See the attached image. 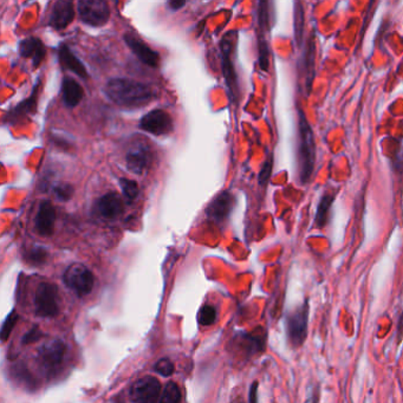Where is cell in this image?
<instances>
[{
  "mask_svg": "<svg viewBox=\"0 0 403 403\" xmlns=\"http://www.w3.org/2000/svg\"><path fill=\"white\" fill-rule=\"evenodd\" d=\"M236 40V32H229L224 37L220 47H222V70L225 76L226 84L229 88V96L234 98L238 96V80L236 73L232 63V52L234 42Z\"/></svg>",
  "mask_w": 403,
  "mask_h": 403,
  "instance_id": "8",
  "label": "cell"
},
{
  "mask_svg": "<svg viewBox=\"0 0 403 403\" xmlns=\"http://www.w3.org/2000/svg\"><path fill=\"white\" fill-rule=\"evenodd\" d=\"M259 66L263 71H269L270 47L265 37L258 36Z\"/></svg>",
  "mask_w": 403,
  "mask_h": 403,
  "instance_id": "25",
  "label": "cell"
},
{
  "mask_svg": "<svg viewBox=\"0 0 403 403\" xmlns=\"http://www.w3.org/2000/svg\"><path fill=\"white\" fill-rule=\"evenodd\" d=\"M180 399H181V392L179 385L175 382H169L164 387L159 403H180Z\"/></svg>",
  "mask_w": 403,
  "mask_h": 403,
  "instance_id": "24",
  "label": "cell"
},
{
  "mask_svg": "<svg viewBox=\"0 0 403 403\" xmlns=\"http://www.w3.org/2000/svg\"><path fill=\"white\" fill-rule=\"evenodd\" d=\"M47 50L44 47L43 42L36 37H28L25 40H20L19 43V55L23 59H30L32 61L35 68L40 66L45 57Z\"/></svg>",
  "mask_w": 403,
  "mask_h": 403,
  "instance_id": "17",
  "label": "cell"
},
{
  "mask_svg": "<svg viewBox=\"0 0 403 403\" xmlns=\"http://www.w3.org/2000/svg\"><path fill=\"white\" fill-rule=\"evenodd\" d=\"M17 320H18V315L16 313V311H12V313L6 317V320H5L4 323H3V327H1V339H3V342L8 339V336L11 334L12 330H13V327H15L16 323H17Z\"/></svg>",
  "mask_w": 403,
  "mask_h": 403,
  "instance_id": "31",
  "label": "cell"
},
{
  "mask_svg": "<svg viewBox=\"0 0 403 403\" xmlns=\"http://www.w3.org/2000/svg\"><path fill=\"white\" fill-rule=\"evenodd\" d=\"M40 89V84L37 83L36 87L33 88L32 94L29 98H26L25 101L19 103L18 106L13 108L11 112H8V120L11 124H17L19 120H22L23 117L26 116L28 114L35 113L37 107V90Z\"/></svg>",
  "mask_w": 403,
  "mask_h": 403,
  "instance_id": "22",
  "label": "cell"
},
{
  "mask_svg": "<svg viewBox=\"0 0 403 403\" xmlns=\"http://www.w3.org/2000/svg\"><path fill=\"white\" fill-rule=\"evenodd\" d=\"M77 11L84 24L94 28L106 25L110 17L109 5L104 0H80Z\"/></svg>",
  "mask_w": 403,
  "mask_h": 403,
  "instance_id": "7",
  "label": "cell"
},
{
  "mask_svg": "<svg viewBox=\"0 0 403 403\" xmlns=\"http://www.w3.org/2000/svg\"><path fill=\"white\" fill-rule=\"evenodd\" d=\"M59 287L52 283L43 282L37 287L35 296V308L37 316L52 318L59 313Z\"/></svg>",
  "mask_w": 403,
  "mask_h": 403,
  "instance_id": "5",
  "label": "cell"
},
{
  "mask_svg": "<svg viewBox=\"0 0 403 403\" xmlns=\"http://www.w3.org/2000/svg\"><path fill=\"white\" fill-rule=\"evenodd\" d=\"M199 323L203 327H210L212 324L215 323L217 320V310L215 306H204L201 308L199 313Z\"/></svg>",
  "mask_w": 403,
  "mask_h": 403,
  "instance_id": "27",
  "label": "cell"
},
{
  "mask_svg": "<svg viewBox=\"0 0 403 403\" xmlns=\"http://www.w3.org/2000/svg\"><path fill=\"white\" fill-rule=\"evenodd\" d=\"M336 194H337V189H329L320 196V203L317 206L316 219H315L317 229H323L330 222L331 207L336 199Z\"/></svg>",
  "mask_w": 403,
  "mask_h": 403,
  "instance_id": "19",
  "label": "cell"
},
{
  "mask_svg": "<svg viewBox=\"0 0 403 403\" xmlns=\"http://www.w3.org/2000/svg\"><path fill=\"white\" fill-rule=\"evenodd\" d=\"M63 280L70 290L73 291L77 296L83 297L90 294L94 289L95 277L87 266L80 263H75L66 269L63 276Z\"/></svg>",
  "mask_w": 403,
  "mask_h": 403,
  "instance_id": "6",
  "label": "cell"
},
{
  "mask_svg": "<svg viewBox=\"0 0 403 403\" xmlns=\"http://www.w3.org/2000/svg\"><path fill=\"white\" fill-rule=\"evenodd\" d=\"M234 204H236L234 196L229 191H224L215 196L211 204L208 205L206 210L207 218L215 220V222H224L229 218Z\"/></svg>",
  "mask_w": 403,
  "mask_h": 403,
  "instance_id": "12",
  "label": "cell"
},
{
  "mask_svg": "<svg viewBox=\"0 0 403 403\" xmlns=\"http://www.w3.org/2000/svg\"><path fill=\"white\" fill-rule=\"evenodd\" d=\"M396 338H397V343L403 339V311L399 318V323H397V331H396Z\"/></svg>",
  "mask_w": 403,
  "mask_h": 403,
  "instance_id": "37",
  "label": "cell"
},
{
  "mask_svg": "<svg viewBox=\"0 0 403 403\" xmlns=\"http://www.w3.org/2000/svg\"><path fill=\"white\" fill-rule=\"evenodd\" d=\"M154 371L162 375L164 378H168V376L173 375L175 367L171 360H168V359H161V360L157 361V364L154 366Z\"/></svg>",
  "mask_w": 403,
  "mask_h": 403,
  "instance_id": "32",
  "label": "cell"
},
{
  "mask_svg": "<svg viewBox=\"0 0 403 403\" xmlns=\"http://www.w3.org/2000/svg\"><path fill=\"white\" fill-rule=\"evenodd\" d=\"M124 42L127 44L131 52L138 57L142 63L150 68H157L160 64V55L157 52L152 50L143 40L133 33H126L124 36Z\"/></svg>",
  "mask_w": 403,
  "mask_h": 403,
  "instance_id": "11",
  "label": "cell"
},
{
  "mask_svg": "<svg viewBox=\"0 0 403 403\" xmlns=\"http://www.w3.org/2000/svg\"><path fill=\"white\" fill-rule=\"evenodd\" d=\"M185 5V0H171V1L168 3V6H169L173 11H178L180 8H184Z\"/></svg>",
  "mask_w": 403,
  "mask_h": 403,
  "instance_id": "36",
  "label": "cell"
},
{
  "mask_svg": "<svg viewBox=\"0 0 403 403\" xmlns=\"http://www.w3.org/2000/svg\"><path fill=\"white\" fill-rule=\"evenodd\" d=\"M303 29H304V11L301 3L294 4V36L297 40L298 47H301L303 40Z\"/></svg>",
  "mask_w": 403,
  "mask_h": 403,
  "instance_id": "23",
  "label": "cell"
},
{
  "mask_svg": "<svg viewBox=\"0 0 403 403\" xmlns=\"http://www.w3.org/2000/svg\"><path fill=\"white\" fill-rule=\"evenodd\" d=\"M75 18V10L71 1L59 0L52 6V13L49 17V25L55 30H63L68 28Z\"/></svg>",
  "mask_w": 403,
  "mask_h": 403,
  "instance_id": "14",
  "label": "cell"
},
{
  "mask_svg": "<svg viewBox=\"0 0 403 403\" xmlns=\"http://www.w3.org/2000/svg\"><path fill=\"white\" fill-rule=\"evenodd\" d=\"M56 210L52 201L43 200L40 204L36 219H35V227L38 234L42 236H50L55 229Z\"/></svg>",
  "mask_w": 403,
  "mask_h": 403,
  "instance_id": "13",
  "label": "cell"
},
{
  "mask_svg": "<svg viewBox=\"0 0 403 403\" xmlns=\"http://www.w3.org/2000/svg\"><path fill=\"white\" fill-rule=\"evenodd\" d=\"M150 160H152V154L147 145H136L126 155L128 169L134 174L141 175L148 168Z\"/></svg>",
  "mask_w": 403,
  "mask_h": 403,
  "instance_id": "16",
  "label": "cell"
},
{
  "mask_svg": "<svg viewBox=\"0 0 403 403\" xmlns=\"http://www.w3.org/2000/svg\"><path fill=\"white\" fill-rule=\"evenodd\" d=\"M121 189L124 196L128 200H135L138 198L140 188H138V182L134 180H129V179H120Z\"/></svg>",
  "mask_w": 403,
  "mask_h": 403,
  "instance_id": "28",
  "label": "cell"
},
{
  "mask_svg": "<svg viewBox=\"0 0 403 403\" xmlns=\"http://www.w3.org/2000/svg\"><path fill=\"white\" fill-rule=\"evenodd\" d=\"M104 92L112 102L126 108L147 106L154 98L153 91L147 84L128 80L113 78L106 84Z\"/></svg>",
  "mask_w": 403,
  "mask_h": 403,
  "instance_id": "1",
  "label": "cell"
},
{
  "mask_svg": "<svg viewBox=\"0 0 403 403\" xmlns=\"http://www.w3.org/2000/svg\"><path fill=\"white\" fill-rule=\"evenodd\" d=\"M43 336V332L40 331V327L35 325V327L31 329V330L28 331L24 337H23L22 343L23 344H31V343H35V342L40 339Z\"/></svg>",
  "mask_w": 403,
  "mask_h": 403,
  "instance_id": "33",
  "label": "cell"
},
{
  "mask_svg": "<svg viewBox=\"0 0 403 403\" xmlns=\"http://www.w3.org/2000/svg\"><path fill=\"white\" fill-rule=\"evenodd\" d=\"M140 128L147 133L161 136L173 131V120L164 110H152L142 117Z\"/></svg>",
  "mask_w": 403,
  "mask_h": 403,
  "instance_id": "10",
  "label": "cell"
},
{
  "mask_svg": "<svg viewBox=\"0 0 403 403\" xmlns=\"http://www.w3.org/2000/svg\"><path fill=\"white\" fill-rule=\"evenodd\" d=\"M47 259V251L43 246H33L26 252V260L32 265H43Z\"/></svg>",
  "mask_w": 403,
  "mask_h": 403,
  "instance_id": "26",
  "label": "cell"
},
{
  "mask_svg": "<svg viewBox=\"0 0 403 403\" xmlns=\"http://www.w3.org/2000/svg\"><path fill=\"white\" fill-rule=\"evenodd\" d=\"M75 189L73 186L66 182H61L54 187V194L59 201H69L73 198Z\"/></svg>",
  "mask_w": 403,
  "mask_h": 403,
  "instance_id": "29",
  "label": "cell"
},
{
  "mask_svg": "<svg viewBox=\"0 0 403 403\" xmlns=\"http://www.w3.org/2000/svg\"><path fill=\"white\" fill-rule=\"evenodd\" d=\"M59 62L62 64L63 68L69 70L71 73H75L80 78H88V71L85 69V66L83 63L80 62L78 57L73 54L70 47L66 44H61L59 49Z\"/></svg>",
  "mask_w": 403,
  "mask_h": 403,
  "instance_id": "18",
  "label": "cell"
},
{
  "mask_svg": "<svg viewBox=\"0 0 403 403\" xmlns=\"http://www.w3.org/2000/svg\"><path fill=\"white\" fill-rule=\"evenodd\" d=\"M320 383H317L313 387V392H311V396H310L309 403H320Z\"/></svg>",
  "mask_w": 403,
  "mask_h": 403,
  "instance_id": "35",
  "label": "cell"
},
{
  "mask_svg": "<svg viewBox=\"0 0 403 403\" xmlns=\"http://www.w3.org/2000/svg\"><path fill=\"white\" fill-rule=\"evenodd\" d=\"M310 304L309 299L296 306L285 318L287 343L292 349H299L306 343L308 338V325H309Z\"/></svg>",
  "mask_w": 403,
  "mask_h": 403,
  "instance_id": "3",
  "label": "cell"
},
{
  "mask_svg": "<svg viewBox=\"0 0 403 403\" xmlns=\"http://www.w3.org/2000/svg\"><path fill=\"white\" fill-rule=\"evenodd\" d=\"M273 168V155L270 154V157L266 159L265 162L263 164L262 171L259 173V184L263 187H266V185L269 184L270 178H271V174H272Z\"/></svg>",
  "mask_w": 403,
  "mask_h": 403,
  "instance_id": "30",
  "label": "cell"
},
{
  "mask_svg": "<svg viewBox=\"0 0 403 403\" xmlns=\"http://www.w3.org/2000/svg\"><path fill=\"white\" fill-rule=\"evenodd\" d=\"M316 44H315V38L311 37L309 44L306 47V52L303 55V63L301 64V69L304 70V78H306V87L308 94L311 89L313 76H315V63H316Z\"/></svg>",
  "mask_w": 403,
  "mask_h": 403,
  "instance_id": "21",
  "label": "cell"
},
{
  "mask_svg": "<svg viewBox=\"0 0 403 403\" xmlns=\"http://www.w3.org/2000/svg\"><path fill=\"white\" fill-rule=\"evenodd\" d=\"M161 396V383L154 376H145L135 382L131 397L135 403H157Z\"/></svg>",
  "mask_w": 403,
  "mask_h": 403,
  "instance_id": "9",
  "label": "cell"
},
{
  "mask_svg": "<svg viewBox=\"0 0 403 403\" xmlns=\"http://www.w3.org/2000/svg\"><path fill=\"white\" fill-rule=\"evenodd\" d=\"M66 355V344L59 338H52L38 349V362L47 374H55Z\"/></svg>",
  "mask_w": 403,
  "mask_h": 403,
  "instance_id": "4",
  "label": "cell"
},
{
  "mask_svg": "<svg viewBox=\"0 0 403 403\" xmlns=\"http://www.w3.org/2000/svg\"><path fill=\"white\" fill-rule=\"evenodd\" d=\"M297 128L298 176L301 184H308L315 171L316 142L313 127L301 108L298 109Z\"/></svg>",
  "mask_w": 403,
  "mask_h": 403,
  "instance_id": "2",
  "label": "cell"
},
{
  "mask_svg": "<svg viewBox=\"0 0 403 403\" xmlns=\"http://www.w3.org/2000/svg\"><path fill=\"white\" fill-rule=\"evenodd\" d=\"M84 96V90L76 80L73 77H64L62 83L63 102L68 108H75L82 101Z\"/></svg>",
  "mask_w": 403,
  "mask_h": 403,
  "instance_id": "20",
  "label": "cell"
},
{
  "mask_svg": "<svg viewBox=\"0 0 403 403\" xmlns=\"http://www.w3.org/2000/svg\"><path fill=\"white\" fill-rule=\"evenodd\" d=\"M248 403H258V382L252 383L248 394Z\"/></svg>",
  "mask_w": 403,
  "mask_h": 403,
  "instance_id": "34",
  "label": "cell"
},
{
  "mask_svg": "<svg viewBox=\"0 0 403 403\" xmlns=\"http://www.w3.org/2000/svg\"><path fill=\"white\" fill-rule=\"evenodd\" d=\"M96 211L104 219H116L124 211V200L117 193H107L96 203Z\"/></svg>",
  "mask_w": 403,
  "mask_h": 403,
  "instance_id": "15",
  "label": "cell"
}]
</instances>
